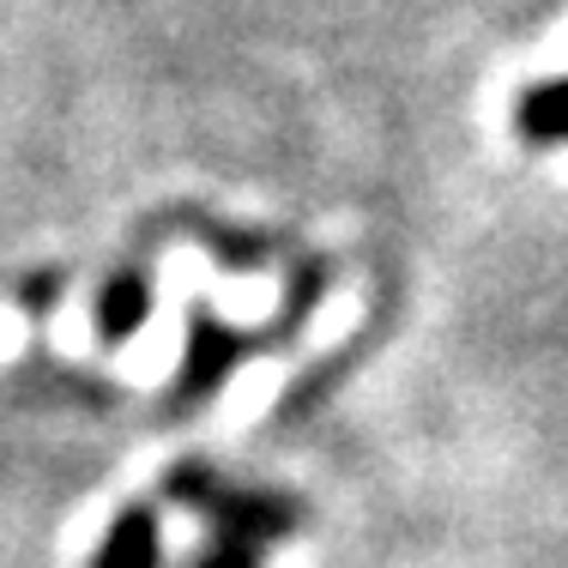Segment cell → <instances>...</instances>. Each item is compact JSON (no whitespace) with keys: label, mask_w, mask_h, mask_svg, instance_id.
I'll use <instances>...</instances> for the list:
<instances>
[{"label":"cell","mask_w":568,"mask_h":568,"mask_svg":"<svg viewBox=\"0 0 568 568\" xmlns=\"http://www.w3.org/2000/svg\"><path fill=\"white\" fill-rule=\"evenodd\" d=\"M145 562H152V532H145V520H128L110 538V557H103V568H145Z\"/></svg>","instance_id":"cell-1"},{"label":"cell","mask_w":568,"mask_h":568,"mask_svg":"<svg viewBox=\"0 0 568 568\" xmlns=\"http://www.w3.org/2000/svg\"><path fill=\"white\" fill-rule=\"evenodd\" d=\"M526 128L532 133H568V85L538 91V98L526 103Z\"/></svg>","instance_id":"cell-2"}]
</instances>
